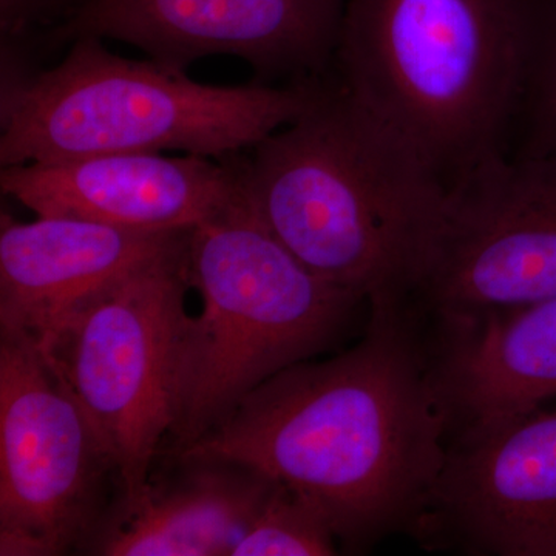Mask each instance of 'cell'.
<instances>
[{
	"instance_id": "obj_1",
	"label": "cell",
	"mask_w": 556,
	"mask_h": 556,
	"mask_svg": "<svg viewBox=\"0 0 556 556\" xmlns=\"http://www.w3.org/2000/svg\"><path fill=\"white\" fill-rule=\"evenodd\" d=\"M368 311L367 331L351 350L277 372L179 450L243 464L288 486L351 552L415 532L452 434L416 321L396 306Z\"/></svg>"
},
{
	"instance_id": "obj_2",
	"label": "cell",
	"mask_w": 556,
	"mask_h": 556,
	"mask_svg": "<svg viewBox=\"0 0 556 556\" xmlns=\"http://www.w3.org/2000/svg\"><path fill=\"white\" fill-rule=\"evenodd\" d=\"M527 0H346L332 78L438 192L511 152Z\"/></svg>"
},
{
	"instance_id": "obj_3",
	"label": "cell",
	"mask_w": 556,
	"mask_h": 556,
	"mask_svg": "<svg viewBox=\"0 0 556 556\" xmlns=\"http://www.w3.org/2000/svg\"><path fill=\"white\" fill-rule=\"evenodd\" d=\"M102 40H73L49 68L2 46L0 166L163 150L226 160L298 119L325 83L207 86L150 58L118 56Z\"/></svg>"
},
{
	"instance_id": "obj_4",
	"label": "cell",
	"mask_w": 556,
	"mask_h": 556,
	"mask_svg": "<svg viewBox=\"0 0 556 556\" xmlns=\"http://www.w3.org/2000/svg\"><path fill=\"white\" fill-rule=\"evenodd\" d=\"M239 199L321 280L396 305L439 193L358 115L332 75L298 119L232 156Z\"/></svg>"
},
{
	"instance_id": "obj_5",
	"label": "cell",
	"mask_w": 556,
	"mask_h": 556,
	"mask_svg": "<svg viewBox=\"0 0 556 556\" xmlns=\"http://www.w3.org/2000/svg\"><path fill=\"white\" fill-rule=\"evenodd\" d=\"M188 274L203 308L186 324L163 452L195 444L263 382L334 346L367 305L305 268L240 199L192 229Z\"/></svg>"
},
{
	"instance_id": "obj_6",
	"label": "cell",
	"mask_w": 556,
	"mask_h": 556,
	"mask_svg": "<svg viewBox=\"0 0 556 556\" xmlns=\"http://www.w3.org/2000/svg\"><path fill=\"white\" fill-rule=\"evenodd\" d=\"M556 298V152L507 153L439 193L396 306L426 332Z\"/></svg>"
},
{
	"instance_id": "obj_7",
	"label": "cell",
	"mask_w": 556,
	"mask_h": 556,
	"mask_svg": "<svg viewBox=\"0 0 556 556\" xmlns=\"http://www.w3.org/2000/svg\"><path fill=\"white\" fill-rule=\"evenodd\" d=\"M189 241L102 289L43 348L115 464L119 508L137 504L177 420Z\"/></svg>"
},
{
	"instance_id": "obj_8",
	"label": "cell",
	"mask_w": 556,
	"mask_h": 556,
	"mask_svg": "<svg viewBox=\"0 0 556 556\" xmlns=\"http://www.w3.org/2000/svg\"><path fill=\"white\" fill-rule=\"evenodd\" d=\"M121 503L115 464L61 369L0 332V556L83 554Z\"/></svg>"
},
{
	"instance_id": "obj_9",
	"label": "cell",
	"mask_w": 556,
	"mask_h": 556,
	"mask_svg": "<svg viewBox=\"0 0 556 556\" xmlns=\"http://www.w3.org/2000/svg\"><path fill=\"white\" fill-rule=\"evenodd\" d=\"M346 0H79L42 42L94 36L129 43L186 72L203 58H240L263 79L331 75Z\"/></svg>"
},
{
	"instance_id": "obj_10",
	"label": "cell",
	"mask_w": 556,
	"mask_h": 556,
	"mask_svg": "<svg viewBox=\"0 0 556 556\" xmlns=\"http://www.w3.org/2000/svg\"><path fill=\"white\" fill-rule=\"evenodd\" d=\"M412 536L466 555L556 556V405L453 430Z\"/></svg>"
},
{
	"instance_id": "obj_11",
	"label": "cell",
	"mask_w": 556,
	"mask_h": 556,
	"mask_svg": "<svg viewBox=\"0 0 556 556\" xmlns=\"http://www.w3.org/2000/svg\"><path fill=\"white\" fill-rule=\"evenodd\" d=\"M232 156L108 153L20 164L2 167L0 189L38 217L152 232L193 229L239 199Z\"/></svg>"
},
{
	"instance_id": "obj_12",
	"label": "cell",
	"mask_w": 556,
	"mask_h": 556,
	"mask_svg": "<svg viewBox=\"0 0 556 556\" xmlns=\"http://www.w3.org/2000/svg\"><path fill=\"white\" fill-rule=\"evenodd\" d=\"M190 230H134L67 217L0 215V332L47 348L91 298Z\"/></svg>"
},
{
	"instance_id": "obj_13",
	"label": "cell",
	"mask_w": 556,
	"mask_h": 556,
	"mask_svg": "<svg viewBox=\"0 0 556 556\" xmlns=\"http://www.w3.org/2000/svg\"><path fill=\"white\" fill-rule=\"evenodd\" d=\"M134 507L113 508L83 555L232 556L278 482L255 468L164 452Z\"/></svg>"
},
{
	"instance_id": "obj_14",
	"label": "cell",
	"mask_w": 556,
	"mask_h": 556,
	"mask_svg": "<svg viewBox=\"0 0 556 556\" xmlns=\"http://www.w3.org/2000/svg\"><path fill=\"white\" fill-rule=\"evenodd\" d=\"M426 340L452 431L556 402V298Z\"/></svg>"
},
{
	"instance_id": "obj_15",
	"label": "cell",
	"mask_w": 556,
	"mask_h": 556,
	"mask_svg": "<svg viewBox=\"0 0 556 556\" xmlns=\"http://www.w3.org/2000/svg\"><path fill=\"white\" fill-rule=\"evenodd\" d=\"M556 152V0H527L525 75L510 153Z\"/></svg>"
},
{
	"instance_id": "obj_16",
	"label": "cell",
	"mask_w": 556,
	"mask_h": 556,
	"mask_svg": "<svg viewBox=\"0 0 556 556\" xmlns=\"http://www.w3.org/2000/svg\"><path fill=\"white\" fill-rule=\"evenodd\" d=\"M338 543L327 518L313 504L277 484L232 556L338 555Z\"/></svg>"
},
{
	"instance_id": "obj_17",
	"label": "cell",
	"mask_w": 556,
	"mask_h": 556,
	"mask_svg": "<svg viewBox=\"0 0 556 556\" xmlns=\"http://www.w3.org/2000/svg\"><path fill=\"white\" fill-rule=\"evenodd\" d=\"M36 25L35 0H0V28L3 39L24 38Z\"/></svg>"
},
{
	"instance_id": "obj_18",
	"label": "cell",
	"mask_w": 556,
	"mask_h": 556,
	"mask_svg": "<svg viewBox=\"0 0 556 556\" xmlns=\"http://www.w3.org/2000/svg\"><path fill=\"white\" fill-rule=\"evenodd\" d=\"M35 2L38 24L50 27L51 24H56L79 0H35Z\"/></svg>"
}]
</instances>
